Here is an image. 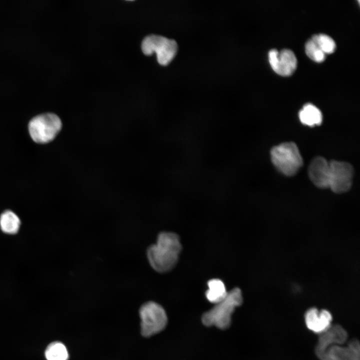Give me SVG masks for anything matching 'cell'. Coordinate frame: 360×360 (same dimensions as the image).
Returning <instances> with one entry per match:
<instances>
[{"mask_svg":"<svg viewBox=\"0 0 360 360\" xmlns=\"http://www.w3.org/2000/svg\"><path fill=\"white\" fill-rule=\"evenodd\" d=\"M270 157L276 168L286 176L294 175L303 165L298 148L293 142H284L273 147Z\"/></svg>","mask_w":360,"mask_h":360,"instance_id":"obj_3","label":"cell"},{"mask_svg":"<svg viewBox=\"0 0 360 360\" xmlns=\"http://www.w3.org/2000/svg\"><path fill=\"white\" fill-rule=\"evenodd\" d=\"M44 356L46 360H68V352L64 344L56 341L47 346Z\"/></svg>","mask_w":360,"mask_h":360,"instance_id":"obj_15","label":"cell"},{"mask_svg":"<svg viewBox=\"0 0 360 360\" xmlns=\"http://www.w3.org/2000/svg\"><path fill=\"white\" fill-rule=\"evenodd\" d=\"M141 47L146 55L156 52L158 62L163 66L168 64L172 60L178 48L174 40L156 34H150L145 37Z\"/></svg>","mask_w":360,"mask_h":360,"instance_id":"obj_6","label":"cell"},{"mask_svg":"<svg viewBox=\"0 0 360 360\" xmlns=\"http://www.w3.org/2000/svg\"><path fill=\"white\" fill-rule=\"evenodd\" d=\"M304 320L310 330L320 334L332 326V317L331 313L326 310L319 311L316 308H311L305 313Z\"/></svg>","mask_w":360,"mask_h":360,"instance_id":"obj_10","label":"cell"},{"mask_svg":"<svg viewBox=\"0 0 360 360\" xmlns=\"http://www.w3.org/2000/svg\"><path fill=\"white\" fill-rule=\"evenodd\" d=\"M308 174L311 181L317 187L328 188L330 165L329 162L322 156H316L311 161L308 168Z\"/></svg>","mask_w":360,"mask_h":360,"instance_id":"obj_11","label":"cell"},{"mask_svg":"<svg viewBox=\"0 0 360 360\" xmlns=\"http://www.w3.org/2000/svg\"><path fill=\"white\" fill-rule=\"evenodd\" d=\"M141 320L140 332L150 337L162 331L166 326L168 318L164 308L158 304L150 301L144 303L139 310Z\"/></svg>","mask_w":360,"mask_h":360,"instance_id":"obj_5","label":"cell"},{"mask_svg":"<svg viewBox=\"0 0 360 360\" xmlns=\"http://www.w3.org/2000/svg\"><path fill=\"white\" fill-rule=\"evenodd\" d=\"M300 120L304 124L314 126L321 124L322 116L320 110L311 104H306L300 111Z\"/></svg>","mask_w":360,"mask_h":360,"instance_id":"obj_13","label":"cell"},{"mask_svg":"<svg viewBox=\"0 0 360 360\" xmlns=\"http://www.w3.org/2000/svg\"><path fill=\"white\" fill-rule=\"evenodd\" d=\"M62 122L60 118L52 113L38 115L28 124L30 134L36 142L46 144L52 141L60 132Z\"/></svg>","mask_w":360,"mask_h":360,"instance_id":"obj_4","label":"cell"},{"mask_svg":"<svg viewBox=\"0 0 360 360\" xmlns=\"http://www.w3.org/2000/svg\"><path fill=\"white\" fill-rule=\"evenodd\" d=\"M208 290L206 292L207 300L214 304L226 298L228 292L224 282L219 279H212L208 283Z\"/></svg>","mask_w":360,"mask_h":360,"instance_id":"obj_14","label":"cell"},{"mask_svg":"<svg viewBox=\"0 0 360 360\" xmlns=\"http://www.w3.org/2000/svg\"><path fill=\"white\" fill-rule=\"evenodd\" d=\"M268 61L274 72L284 76L292 74L297 65L294 53L288 49L280 52L276 49L270 50L268 52Z\"/></svg>","mask_w":360,"mask_h":360,"instance_id":"obj_9","label":"cell"},{"mask_svg":"<svg viewBox=\"0 0 360 360\" xmlns=\"http://www.w3.org/2000/svg\"><path fill=\"white\" fill-rule=\"evenodd\" d=\"M328 188L336 193L348 191L352 185L354 168L346 162L332 160L329 162Z\"/></svg>","mask_w":360,"mask_h":360,"instance_id":"obj_7","label":"cell"},{"mask_svg":"<svg viewBox=\"0 0 360 360\" xmlns=\"http://www.w3.org/2000/svg\"><path fill=\"white\" fill-rule=\"evenodd\" d=\"M311 38L326 54L334 52L336 48V43L330 36L320 34L314 35Z\"/></svg>","mask_w":360,"mask_h":360,"instance_id":"obj_16","label":"cell"},{"mask_svg":"<svg viewBox=\"0 0 360 360\" xmlns=\"http://www.w3.org/2000/svg\"><path fill=\"white\" fill-rule=\"evenodd\" d=\"M242 303V292L234 288L228 292L224 298L215 304L210 310L205 312L202 318L206 326H215L225 330L231 324L232 316L235 308Z\"/></svg>","mask_w":360,"mask_h":360,"instance_id":"obj_2","label":"cell"},{"mask_svg":"<svg viewBox=\"0 0 360 360\" xmlns=\"http://www.w3.org/2000/svg\"><path fill=\"white\" fill-rule=\"evenodd\" d=\"M305 50L306 55L316 62H321L325 59L326 54L312 38L306 42Z\"/></svg>","mask_w":360,"mask_h":360,"instance_id":"obj_17","label":"cell"},{"mask_svg":"<svg viewBox=\"0 0 360 360\" xmlns=\"http://www.w3.org/2000/svg\"><path fill=\"white\" fill-rule=\"evenodd\" d=\"M342 344H330L324 347L316 348V356L320 360H360V347L358 340Z\"/></svg>","mask_w":360,"mask_h":360,"instance_id":"obj_8","label":"cell"},{"mask_svg":"<svg viewBox=\"0 0 360 360\" xmlns=\"http://www.w3.org/2000/svg\"><path fill=\"white\" fill-rule=\"evenodd\" d=\"M181 249L176 234L162 232L158 235L156 242L148 248L147 258L154 270L158 272H166L176 266Z\"/></svg>","mask_w":360,"mask_h":360,"instance_id":"obj_1","label":"cell"},{"mask_svg":"<svg viewBox=\"0 0 360 360\" xmlns=\"http://www.w3.org/2000/svg\"><path fill=\"white\" fill-rule=\"evenodd\" d=\"M23 221L14 211L6 210L0 214V233L8 238L18 236L22 230Z\"/></svg>","mask_w":360,"mask_h":360,"instance_id":"obj_12","label":"cell"}]
</instances>
